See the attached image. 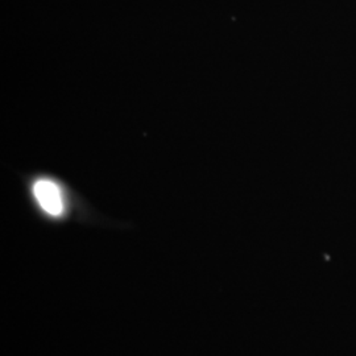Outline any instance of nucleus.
I'll list each match as a JSON object with an SVG mask.
<instances>
[{"mask_svg": "<svg viewBox=\"0 0 356 356\" xmlns=\"http://www.w3.org/2000/svg\"><path fill=\"white\" fill-rule=\"evenodd\" d=\"M33 197L38 207L51 218H58L65 211V198L61 188L51 179L40 178L33 185Z\"/></svg>", "mask_w": 356, "mask_h": 356, "instance_id": "nucleus-1", "label": "nucleus"}]
</instances>
